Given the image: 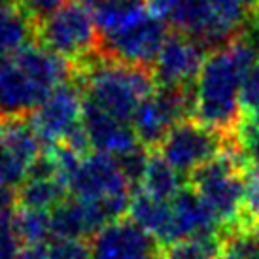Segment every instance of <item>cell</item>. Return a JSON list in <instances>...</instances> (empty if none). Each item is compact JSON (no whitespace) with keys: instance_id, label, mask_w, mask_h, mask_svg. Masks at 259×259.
<instances>
[{"instance_id":"1","label":"cell","mask_w":259,"mask_h":259,"mask_svg":"<svg viewBox=\"0 0 259 259\" xmlns=\"http://www.w3.org/2000/svg\"><path fill=\"white\" fill-rule=\"evenodd\" d=\"M72 81L87 101L131 121L138 104L155 91L151 68L112 59L97 50L72 65Z\"/></svg>"},{"instance_id":"2","label":"cell","mask_w":259,"mask_h":259,"mask_svg":"<svg viewBox=\"0 0 259 259\" xmlns=\"http://www.w3.org/2000/svg\"><path fill=\"white\" fill-rule=\"evenodd\" d=\"M246 70L225 44L206 55L195 81V117L210 129L231 133L242 115L240 85Z\"/></svg>"},{"instance_id":"3","label":"cell","mask_w":259,"mask_h":259,"mask_svg":"<svg viewBox=\"0 0 259 259\" xmlns=\"http://www.w3.org/2000/svg\"><path fill=\"white\" fill-rule=\"evenodd\" d=\"M36 42L76 65L99 50L101 34L85 0H66L36 25Z\"/></svg>"},{"instance_id":"4","label":"cell","mask_w":259,"mask_h":259,"mask_svg":"<svg viewBox=\"0 0 259 259\" xmlns=\"http://www.w3.org/2000/svg\"><path fill=\"white\" fill-rule=\"evenodd\" d=\"M227 135L229 133L210 129L197 119H186L168 131L159 146V153L182 176H189L195 168L222 153Z\"/></svg>"},{"instance_id":"5","label":"cell","mask_w":259,"mask_h":259,"mask_svg":"<svg viewBox=\"0 0 259 259\" xmlns=\"http://www.w3.org/2000/svg\"><path fill=\"white\" fill-rule=\"evenodd\" d=\"M168 34V23L150 10L119 32L102 36L99 51L129 65L151 68Z\"/></svg>"},{"instance_id":"6","label":"cell","mask_w":259,"mask_h":259,"mask_svg":"<svg viewBox=\"0 0 259 259\" xmlns=\"http://www.w3.org/2000/svg\"><path fill=\"white\" fill-rule=\"evenodd\" d=\"M83 93L72 79L66 81L29 115L30 125L34 127L42 144H59L63 138L81 123Z\"/></svg>"},{"instance_id":"7","label":"cell","mask_w":259,"mask_h":259,"mask_svg":"<svg viewBox=\"0 0 259 259\" xmlns=\"http://www.w3.org/2000/svg\"><path fill=\"white\" fill-rule=\"evenodd\" d=\"M206 48L182 32H170L151 66L155 87L193 85L206 59Z\"/></svg>"},{"instance_id":"8","label":"cell","mask_w":259,"mask_h":259,"mask_svg":"<svg viewBox=\"0 0 259 259\" xmlns=\"http://www.w3.org/2000/svg\"><path fill=\"white\" fill-rule=\"evenodd\" d=\"M91 259H161L163 246L131 218L102 227L89 240Z\"/></svg>"},{"instance_id":"9","label":"cell","mask_w":259,"mask_h":259,"mask_svg":"<svg viewBox=\"0 0 259 259\" xmlns=\"http://www.w3.org/2000/svg\"><path fill=\"white\" fill-rule=\"evenodd\" d=\"M50 95L15 55L0 57V119L29 117Z\"/></svg>"},{"instance_id":"10","label":"cell","mask_w":259,"mask_h":259,"mask_svg":"<svg viewBox=\"0 0 259 259\" xmlns=\"http://www.w3.org/2000/svg\"><path fill=\"white\" fill-rule=\"evenodd\" d=\"M68 191L78 199H104L114 195H133V187L123 176L115 155L93 151L83 157L81 165L68 182Z\"/></svg>"},{"instance_id":"11","label":"cell","mask_w":259,"mask_h":259,"mask_svg":"<svg viewBox=\"0 0 259 259\" xmlns=\"http://www.w3.org/2000/svg\"><path fill=\"white\" fill-rule=\"evenodd\" d=\"M222 222L201 195L193 187H182L170 201V225L163 246L195 235H222Z\"/></svg>"},{"instance_id":"12","label":"cell","mask_w":259,"mask_h":259,"mask_svg":"<svg viewBox=\"0 0 259 259\" xmlns=\"http://www.w3.org/2000/svg\"><path fill=\"white\" fill-rule=\"evenodd\" d=\"M81 123L89 135L95 151L119 155L123 151L140 144L131 121L119 119L104 112L97 104L87 101L85 97H83V106H81Z\"/></svg>"},{"instance_id":"13","label":"cell","mask_w":259,"mask_h":259,"mask_svg":"<svg viewBox=\"0 0 259 259\" xmlns=\"http://www.w3.org/2000/svg\"><path fill=\"white\" fill-rule=\"evenodd\" d=\"M99 34L110 36L138 21L150 12L148 0H85Z\"/></svg>"},{"instance_id":"14","label":"cell","mask_w":259,"mask_h":259,"mask_svg":"<svg viewBox=\"0 0 259 259\" xmlns=\"http://www.w3.org/2000/svg\"><path fill=\"white\" fill-rule=\"evenodd\" d=\"M36 40V25L17 0H0V57L14 55L15 51Z\"/></svg>"},{"instance_id":"15","label":"cell","mask_w":259,"mask_h":259,"mask_svg":"<svg viewBox=\"0 0 259 259\" xmlns=\"http://www.w3.org/2000/svg\"><path fill=\"white\" fill-rule=\"evenodd\" d=\"M127 218L138 223L163 246L168 225H170V201H157L144 193L142 189H137L131 197Z\"/></svg>"},{"instance_id":"16","label":"cell","mask_w":259,"mask_h":259,"mask_svg":"<svg viewBox=\"0 0 259 259\" xmlns=\"http://www.w3.org/2000/svg\"><path fill=\"white\" fill-rule=\"evenodd\" d=\"M2 121V140L0 146L14 155L21 165H29L42 153V140L38 138L29 117H14L0 119Z\"/></svg>"},{"instance_id":"17","label":"cell","mask_w":259,"mask_h":259,"mask_svg":"<svg viewBox=\"0 0 259 259\" xmlns=\"http://www.w3.org/2000/svg\"><path fill=\"white\" fill-rule=\"evenodd\" d=\"M182 187V174L159 151L151 150L150 161L138 189H142L157 201H172Z\"/></svg>"},{"instance_id":"18","label":"cell","mask_w":259,"mask_h":259,"mask_svg":"<svg viewBox=\"0 0 259 259\" xmlns=\"http://www.w3.org/2000/svg\"><path fill=\"white\" fill-rule=\"evenodd\" d=\"M68 197V187L61 178H25L17 187V204L23 208L51 210Z\"/></svg>"},{"instance_id":"19","label":"cell","mask_w":259,"mask_h":259,"mask_svg":"<svg viewBox=\"0 0 259 259\" xmlns=\"http://www.w3.org/2000/svg\"><path fill=\"white\" fill-rule=\"evenodd\" d=\"M14 229L21 244H48L53 238L51 233V214L48 210H34L19 206L12 214Z\"/></svg>"},{"instance_id":"20","label":"cell","mask_w":259,"mask_h":259,"mask_svg":"<svg viewBox=\"0 0 259 259\" xmlns=\"http://www.w3.org/2000/svg\"><path fill=\"white\" fill-rule=\"evenodd\" d=\"M223 240L220 235H195L163 248V259H220Z\"/></svg>"},{"instance_id":"21","label":"cell","mask_w":259,"mask_h":259,"mask_svg":"<svg viewBox=\"0 0 259 259\" xmlns=\"http://www.w3.org/2000/svg\"><path fill=\"white\" fill-rule=\"evenodd\" d=\"M259 227V168L250 165L244 170V193L238 229L253 231Z\"/></svg>"},{"instance_id":"22","label":"cell","mask_w":259,"mask_h":259,"mask_svg":"<svg viewBox=\"0 0 259 259\" xmlns=\"http://www.w3.org/2000/svg\"><path fill=\"white\" fill-rule=\"evenodd\" d=\"M151 150H148L146 146L137 144L135 148L123 151L119 155H115L117 159V165L121 168L123 176L127 178V182L131 184V187L137 191L140 187V182H142V176H144V170L148 166V161H150Z\"/></svg>"},{"instance_id":"23","label":"cell","mask_w":259,"mask_h":259,"mask_svg":"<svg viewBox=\"0 0 259 259\" xmlns=\"http://www.w3.org/2000/svg\"><path fill=\"white\" fill-rule=\"evenodd\" d=\"M48 259H91V244L87 238H51Z\"/></svg>"},{"instance_id":"24","label":"cell","mask_w":259,"mask_h":259,"mask_svg":"<svg viewBox=\"0 0 259 259\" xmlns=\"http://www.w3.org/2000/svg\"><path fill=\"white\" fill-rule=\"evenodd\" d=\"M25 178H27V166L21 165L14 155H10L0 146V184L17 189L25 182Z\"/></svg>"},{"instance_id":"25","label":"cell","mask_w":259,"mask_h":259,"mask_svg":"<svg viewBox=\"0 0 259 259\" xmlns=\"http://www.w3.org/2000/svg\"><path fill=\"white\" fill-rule=\"evenodd\" d=\"M12 214L14 212L0 214V259H14L21 248V240L14 229Z\"/></svg>"},{"instance_id":"26","label":"cell","mask_w":259,"mask_h":259,"mask_svg":"<svg viewBox=\"0 0 259 259\" xmlns=\"http://www.w3.org/2000/svg\"><path fill=\"white\" fill-rule=\"evenodd\" d=\"M240 108L242 112L259 110V63L253 65L242 78L240 85Z\"/></svg>"},{"instance_id":"27","label":"cell","mask_w":259,"mask_h":259,"mask_svg":"<svg viewBox=\"0 0 259 259\" xmlns=\"http://www.w3.org/2000/svg\"><path fill=\"white\" fill-rule=\"evenodd\" d=\"M233 135L237 137L238 144H248V142L259 140V110L242 112L237 127L233 129Z\"/></svg>"},{"instance_id":"28","label":"cell","mask_w":259,"mask_h":259,"mask_svg":"<svg viewBox=\"0 0 259 259\" xmlns=\"http://www.w3.org/2000/svg\"><path fill=\"white\" fill-rule=\"evenodd\" d=\"M19 6L27 12L34 25L42 23L46 17H50L57 8H61L66 0H17Z\"/></svg>"},{"instance_id":"29","label":"cell","mask_w":259,"mask_h":259,"mask_svg":"<svg viewBox=\"0 0 259 259\" xmlns=\"http://www.w3.org/2000/svg\"><path fill=\"white\" fill-rule=\"evenodd\" d=\"M17 204V189L0 184V214L14 212Z\"/></svg>"},{"instance_id":"30","label":"cell","mask_w":259,"mask_h":259,"mask_svg":"<svg viewBox=\"0 0 259 259\" xmlns=\"http://www.w3.org/2000/svg\"><path fill=\"white\" fill-rule=\"evenodd\" d=\"M14 259H48V244H23Z\"/></svg>"},{"instance_id":"31","label":"cell","mask_w":259,"mask_h":259,"mask_svg":"<svg viewBox=\"0 0 259 259\" xmlns=\"http://www.w3.org/2000/svg\"><path fill=\"white\" fill-rule=\"evenodd\" d=\"M242 151H244L248 163L259 168V140H253V142H248V144H240Z\"/></svg>"},{"instance_id":"32","label":"cell","mask_w":259,"mask_h":259,"mask_svg":"<svg viewBox=\"0 0 259 259\" xmlns=\"http://www.w3.org/2000/svg\"><path fill=\"white\" fill-rule=\"evenodd\" d=\"M252 19H253V21H255V27H257V29H259V10H257V12H255V14H253Z\"/></svg>"},{"instance_id":"33","label":"cell","mask_w":259,"mask_h":259,"mask_svg":"<svg viewBox=\"0 0 259 259\" xmlns=\"http://www.w3.org/2000/svg\"><path fill=\"white\" fill-rule=\"evenodd\" d=\"M0 140H2V121H0Z\"/></svg>"}]
</instances>
